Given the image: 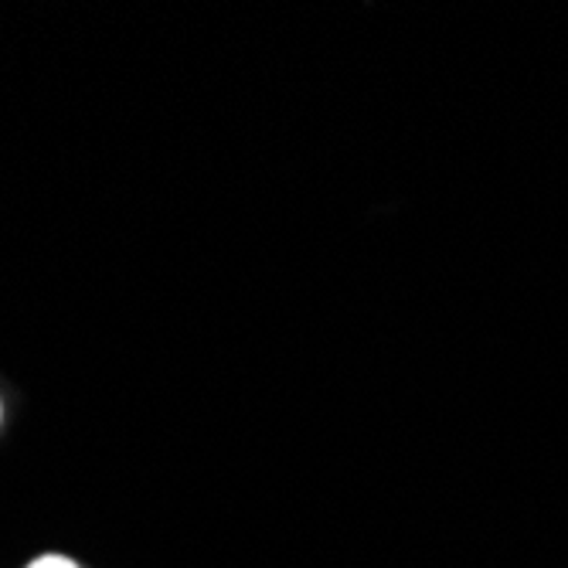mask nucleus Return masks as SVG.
Returning a JSON list of instances; mask_svg holds the SVG:
<instances>
[{
    "label": "nucleus",
    "instance_id": "nucleus-1",
    "mask_svg": "<svg viewBox=\"0 0 568 568\" xmlns=\"http://www.w3.org/2000/svg\"><path fill=\"white\" fill-rule=\"evenodd\" d=\"M24 568H82V565H79L75 558L62 555V551H44V555L31 558Z\"/></svg>",
    "mask_w": 568,
    "mask_h": 568
},
{
    "label": "nucleus",
    "instance_id": "nucleus-2",
    "mask_svg": "<svg viewBox=\"0 0 568 568\" xmlns=\"http://www.w3.org/2000/svg\"><path fill=\"white\" fill-rule=\"evenodd\" d=\"M0 426H4V398H0Z\"/></svg>",
    "mask_w": 568,
    "mask_h": 568
}]
</instances>
